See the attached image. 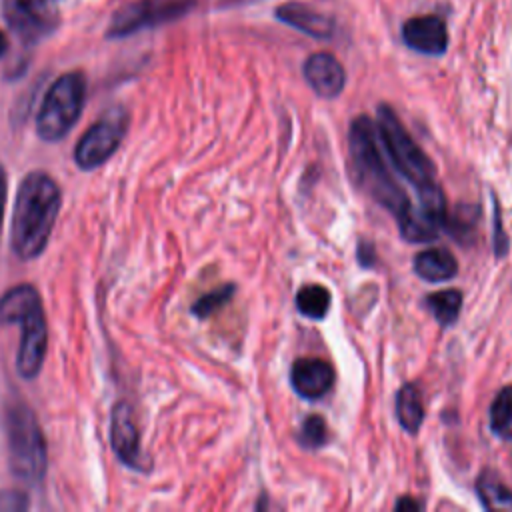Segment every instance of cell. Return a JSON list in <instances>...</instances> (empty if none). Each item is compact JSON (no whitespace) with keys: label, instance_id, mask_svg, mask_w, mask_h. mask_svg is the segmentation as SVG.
Listing matches in <instances>:
<instances>
[{"label":"cell","instance_id":"cell-2","mask_svg":"<svg viewBox=\"0 0 512 512\" xmlns=\"http://www.w3.org/2000/svg\"><path fill=\"white\" fill-rule=\"evenodd\" d=\"M376 130L384 154L396 174L408 180L418 194V210L442 228L446 224V200L436 182V168L424 150L406 132L404 124L390 106H380L376 116Z\"/></svg>","mask_w":512,"mask_h":512},{"label":"cell","instance_id":"cell-11","mask_svg":"<svg viewBox=\"0 0 512 512\" xmlns=\"http://www.w3.org/2000/svg\"><path fill=\"white\" fill-rule=\"evenodd\" d=\"M334 368L322 358H298L290 370V382L298 396L318 400L334 384Z\"/></svg>","mask_w":512,"mask_h":512},{"label":"cell","instance_id":"cell-25","mask_svg":"<svg viewBox=\"0 0 512 512\" xmlns=\"http://www.w3.org/2000/svg\"><path fill=\"white\" fill-rule=\"evenodd\" d=\"M396 508H398V510H402V508H412V510H418V508H420V504H416V502H412L410 498H406V500H400V502L396 504Z\"/></svg>","mask_w":512,"mask_h":512},{"label":"cell","instance_id":"cell-12","mask_svg":"<svg viewBox=\"0 0 512 512\" xmlns=\"http://www.w3.org/2000/svg\"><path fill=\"white\" fill-rule=\"evenodd\" d=\"M402 38L412 50L428 56H440L448 46L446 24L442 22V18L432 14L406 20L402 26Z\"/></svg>","mask_w":512,"mask_h":512},{"label":"cell","instance_id":"cell-24","mask_svg":"<svg viewBox=\"0 0 512 512\" xmlns=\"http://www.w3.org/2000/svg\"><path fill=\"white\" fill-rule=\"evenodd\" d=\"M6 196H8V178H6V170H4V166L0 164V232H2V220H4Z\"/></svg>","mask_w":512,"mask_h":512},{"label":"cell","instance_id":"cell-23","mask_svg":"<svg viewBox=\"0 0 512 512\" xmlns=\"http://www.w3.org/2000/svg\"><path fill=\"white\" fill-rule=\"evenodd\" d=\"M26 508H28V500L22 492H16V490L0 492V510L16 512V510H26Z\"/></svg>","mask_w":512,"mask_h":512},{"label":"cell","instance_id":"cell-10","mask_svg":"<svg viewBox=\"0 0 512 512\" xmlns=\"http://www.w3.org/2000/svg\"><path fill=\"white\" fill-rule=\"evenodd\" d=\"M110 444L116 458L124 466L132 470H144L138 426L134 420L132 406L124 400L116 402L110 414Z\"/></svg>","mask_w":512,"mask_h":512},{"label":"cell","instance_id":"cell-17","mask_svg":"<svg viewBox=\"0 0 512 512\" xmlns=\"http://www.w3.org/2000/svg\"><path fill=\"white\" fill-rule=\"evenodd\" d=\"M424 304L428 306V310L434 314V318L438 320L440 326H450L456 322L458 314H460V306H462V292L460 290H440L434 294H428Z\"/></svg>","mask_w":512,"mask_h":512},{"label":"cell","instance_id":"cell-7","mask_svg":"<svg viewBox=\"0 0 512 512\" xmlns=\"http://www.w3.org/2000/svg\"><path fill=\"white\" fill-rule=\"evenodd\" d=\"M130 116L126 108H108L78 140L74 148V160L82 170H94L102 166L122 144L128 132Z\"/></svg>","mask_w":512,"mask_h":512},{"label":"cell","instance_id":"cell-4","mask_svg":"<svg viewBox=\"0 0 512 512\" xmlns=\"http://www.w3.org/2000/svg\"><path fill=\"white\" fill-rule=\"evenodd\" d=\"M0 324L20 326L16 370L26 380L36 378L46 356L48 328L42 298L32 284H18L0 296Z\"/></svg>","mask_w":512,"mask_h":512},{"label":"cell","instance_id":"cell-21","mask_svg":"<svg viewBox=\"0 0 512 512\" xmlns=\"http://www.w3.org/2000/svg\"><path fill=\"white\" fill-rule=\"evenodd\" d=\"M234 294V286L226 284L220 288H214L210 292H206L204 296H200L194 304H192V314L196 318H208L212 316L216 310H220L224 304H228V300Z\"/></svg>","mask_w":512,"mask_h":512},{"label":"cell","instance_id":"cell-22","mask_svg":"<svg viewBox=\"0 0 512 512\" xmlns=\"http://www.w3.org/2000/svg\"><path fill=\"white\" fill-rule=\"evenodd\" d=\"M298 442L306 448H320L326 442V422L322 416H308L298 432Z\"/></svg>","mask_w":512,"mask_h":512},{"label":"cell","instance_id":"cell-18","mask_svg":"<svg viewBox=\"0 0 512 512\" xmlns=\"http://www.w3.org/2000/svg\"><path fill=\"white\" fill-rule=\"evenodd\" d=\"M296 308L306 318L322 320L330 308V292L320 284H306L296 294Z\"/></svg>","mask_w":512,"mask_h":512},{"label":"cell","instance_id":"cell-16","mask_svg":"<svg viewBox=\"0 0 512 512\" xmlns=\"http://www.w3.org/2000/svg\"><path fill=\"white\" fill-rule=\"evenodd\" d=\"M396 418L400 426L416 434L424 420V408H422V394L414 384H404L396 394Z\"/></svg>","mask_w":512,"mask_h":512},{"label":"cell","instance_id":"cell-3","mask_svg":"<svg viewBox=\"0 0 512 512\" xmlns=\"http://www.w3.org/2000/svg\"><path fill=\"white\" fill-rule=\"evenodd\" d=\"M62 204L58 182L46 172H30L18 186L10 248L20 260L38 258L48 246Z\"/></svg>","mask_w":512,"mask_h":512},{"label":"cell","instance_id":"cell-26","mask_svg":"<svg viewBox=\"0 0 512 512\" xmlns=\"http://www.w3.org/2000/svg\"><path fill=\"white\" fill-rule=\"evenodd\" d=\"M6 50H8V38H6V34L0 30V58L6 54Z\"/></svg>","mask_w":512,"mask_h":512},{"label":"cell","instance_id":"cell-20","mask_svg":"<svg viewBox=\"0 0 512 512\" xmlns=\"http://www.w3.org/2000/svg\"><path fill=\"white\" fill-rule=\"evenodd\" d=\"M478 496L482 504L490 510H502L512 508V490L506 488L494 474H482L476 484Z\"/></svg>","mask_w":512,"mask_h":512},{"label":"cell","instance_id":"cell-8","mask_svg":"<svg viewBox=\"0 0 512 512\" xmlns=\"http://www.w3.org/2000/svg\"><path fill=\"white\" fill-rule=\"evenodd\" d=\"M196 0H134L124 4L110 18L106 38H124L140 30L174 22L188 14Z\"/></svg>","mask_w":512,"mask_h":512},{"label":"cell","instance_id":"cell-14","mask_svg":"<svg viewBox=\"0 0 512 512\" xmlns=\"http://www.w3.org/2000/svg\"><path fill=\"white\" fill-rule=\"evenodd\" d=\"M276 16L282 22H286L288 26H292L308 36H314V38H330L334 32L332 18H328L326 14H322L318 10H312L306 4H296V2L282 4L276 10Z\"/></svg>","mask_w":512,"mask_h":512},{"label":"cell","instance_id":"cell-5","mask_svg":"<svg viewBox=\"0 0 512 512\" xmlns=\"http://www.w3.org/2000/svg\"><path fill=\"white\" fill-rule=\"evenodd\" d=\"M10 472L24 484H38L46 474V440L34 412L20 400L4 408Z\"/></svg>","mask_w":512,"mask_h":512},{"label":"cell","instance_id":"cell-15","mask_svg":"<svg viewBox=\"0 0 512 512\" xmlns=\"http://www.w3.org/2000/svg\"><path fill=\"white\" fill-rule=\"evenodd\" d=\"M458 262L446 248H428L416 254L414 272L426 282H444L456 276Z\"/></svg>","mask_w":512,"mask_h":512},{"label":"cell","instance_id":"cell-13","mask_svg":"<svg viewBox=\"0 0 512 512\" xmlns=\"http://www.w3.org/2000/svg\"><path fill=\"white\" fill-rule=\"evenodd\" d=\"M304 78L310 84V88L322 98H336L346 82L342 64L326 52L312 54L304 62Z\"/></svg>","mask_w":512,"mask_h":512},{"label":"cell","instance_id":"cell-9","mask_svg":"<svg viewBox=\"0 0 512 512\" xmlns=\"http://www.w3.org/2000/svg\"><path fill=\"white\" fill-rule=\"evenodd\" d=\"M0 6L6 24L24 44L40 42L58 26L52 0H0Z\"/></svg>","mask_w":512,"mask_h":512},{"label":"cell","instance_id":"cell-1","mask_svg":"<svg viewBox=\"0 0 512 512\" xmlns=\"http://www.w3.org/2000/svg\"><path fill=\"white\" fill-rule=\"evenodd\" d=\"M376 122L366 116L356 118L348 132V150L354 176L360 188L370 194L380 206L394 214L400 234L410 242H430L438 234V226L418 210L404 194L394 176V168L384 158L382 144H378Z\"/></svg>","mask_w":512,"mask_h":512},{"label":"cell","instance_id":"cell-6","mask_svg":"<svg viewBox=\"0 0 512 512\" xmlns=\"http://www.w3.org/2000/svg\"><path fill=\"white\" fill-rule=\"evenodd\" d=\"M86 100V78L82 72L58 76L46 90L36 114V134L44 142L62 140L78 122Z\"/></svg>","mask_w":512,"mask_h":512},{"label":"cell","instance_id":"cell-19","mask_svg":"<svg viewBox=\"0 0 512 512\" xmlns=\"http://www.w3.org/2000/svg\"><path fill=\"white\" fill-rule=\"evenodd\" d=\"M490 430L506 440H512V386L502 388L490 406Z\"/></svg>","mask_w":512,"mask_h":512}]
</instances>
